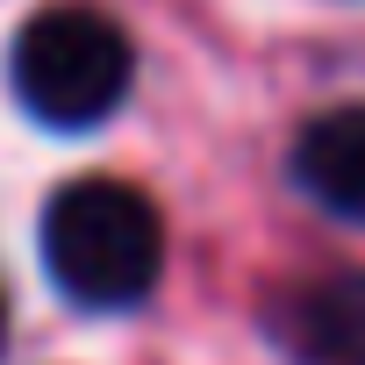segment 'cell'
I'll list each match as a JSON object with an SVG mask.
<instances>
[{
  "label": "cell",
  "mask_w": 365,
  "mask_h": 365,
  "mask_svg": "<svg viewBox=\"0 0 365 365\" xmlns=\"http://www.w3.org/2000/svg\"><path fill=\"white\" fill-rule=\"evenodd\" d=\"M287 172L322 215L365 222V108H322L315 122H301Z\"/></svg>",
  "instance_id": "4"
},
{
  "label": "cell",
  "mask_w": 365,
  "mask_h": 365,
  "mask_svg": "<svg viewBox=\"0 0 365 365\" xmlns=\"http://www.w3.org/2000/svg\"><path fill=\"white\" fill-rule=\"evenodd\" d=\"M0 329H8V308H0Z\"/></svg>",
  "instance_id": "5"
},
{
  "label": "cell",
  "mask_w": 365,
  "mask_h": 365,
  "mask_svg": "<svg viewBox=\"0 0 365 365\" xmlns=\"http://www.w3.org/2000/svg\"><path fill=\"white\" fill-rule=\"evenodd\" d=\"M43 272L79 308H136L165 272V222L129 179H72L43 208Z\"/></svg>",
  "instance_id": "1"
},
{
  "label": "cell",
  "mask_w": 365,
  "mask_h": 365,
  "mask_svg": "<svg viewBox=\"0 0 365 365\" xmlns=\"http://www.w3.org/2000/svg\"><path fill=\"white\" fill-rule=\"evenodd\" d=\"M8 79H15V101L43 129H101L129 101L136 51H129L115 15L86 8V0H65V8H43L22 22Z\"/></svg>",
  "instance_id": "2"
},
{
  "label": "cell",
  "mask_w": 365,
  "mask_h": 365,
  "mask_svg": "<svg viewBox=\"0 0 365 365\" xmlns=\"http://www.w3.org/2000/svg\"><path fill=\"white\" fill-rule=\"evenodd\" d=\"M265 329L294 365H365V272H315L279 287Z\"/></svg>",
  "instance_id": "3"
}]
</instances>
